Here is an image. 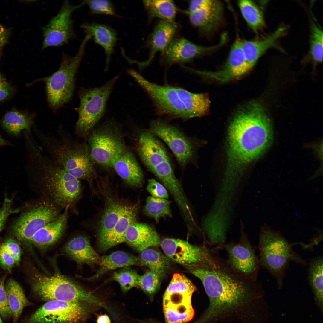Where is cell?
Here are the masks:
<instances>
[{"mask_svg":"<svg viewBox=\"0 0 323 323\" xmlns=\"http://www.w3.org/2000/svg\"><path fill=\"white\" fill-rule=\"evenodd\" d=\"M118 77H114L101 86L84 89L81 91L79 116L74 132L78 138L86 141L89 134L105 112L107 100Z\"/></svg>","mask_w":323,"mask_h":323,"instance_id":"cell-9","label":"cell"},{"mask_svg":"<svg viewBox=\"0 0 323 323\" xmlns=\"http://www.w3.org/2000/svg\"><path fill=\"white\" fill-rule=\"evenodd\" d=\"M227 39V36L224 33L217 44L203 46L193 43L185 38H175L161 53L160 63L165 67H169L176 64L182 65L190 63L221 47Z\"/></svg>","mask_w":323,"mask_h":323,"instance_id":"cell-16","label":"cell"},{"mask_svg":"<svg viewBox=\"0 0 323 323\" xmlns=\"http://www.w3.org/2000/svg\"><path fill=\"white\" fill-rule=\"evenodd\" d=\"M9 29L0 25V48H2L7 43L10 34Z\"/></svg>","mask_w":323,"mask_h":323,"instance_id":"cell-52","label":"cell"},{"mask_svg":"<svg viewBox=\"0 0 323 323\" xmlns=\"http://www.w3.org/2000/svg\"><path fill=\"white\" fill-rule=\"evenodd\" d=\"M171 202L167 199L148 197L143 211L147 215L153 218L157 223L160 218L171 216Z\"/></svg>","mask_w":323,"mask_h":323,"instance_id":"cell-41","label":"cell"},{"mask_svg":"<svg viewBox=\"0 0 323 323\" xmlns=\"http://www.w3.org/2000/svg\"><path fill=\"white\" fill-rule=\"evenodd\" d=\"M279 232L267 225L262 228L259 238L260 265L276 280L278 287L282 288L286 271L291 261L306 266L307 264Z\"/></svg>","mask_w":323,"mask_h":323,"instance_id":"cell-6","label":"cell"},{"mask_svg":"<svg viewBox=\"0 0 323 323\" xmlns=\"http://www.w3.org/2000/svg\"><path fill=\"white\" fill-rule=\"evenodd\" d=\"M251 69L242 48L241 39L237 38L231 46L227 60L222 68L213 72L195 70L194 73L223 83L239 78Z\"/></svg>","mask_w":323,"mask_h":323,"instance_id":"cell-19","label":"cell"},{"mask_svg":"<svg viewBox=\"0 0 323 323\" xmlns=\"http://www.w3.org/2000/svg\"><path fill=\"white\" fill-rule=\"evenodd\" d=\"M13 89L0 71V101L5 100L12 95Z\"/></svg>","mask_w":323,"mask_h":323,"instance_id":"cell-50","label":"cell"},{"mask_svg":"<svg viewBox=\"0 0 323 323\" xmlns=\"http://www.w3.org/2000/svg\"><path fill=\"white\" fill-rule=\"evenodd\" d=\"M140 275L132 269L125 267L115 272L112 279L117 282L124 292H126L134 287H138Z\"/></svg>","mask_w":323,"mask_h":323,"instance_id":"cell-42","label":"cell"},{"mask_svg":"<svg viewBox=\"0 0 323 323\" xmlns=\"http://www.w3.org/2000/svg\"><path fill=\"white\" fill-rule=\"evenodd\" d=\"M12 199L6 198L0 207V233L2 230L8 217L11 214L18 212L12 208Z\"/></svg>","mask_w":323,"mask_h":323,"instance_id":"cell-48","label":"cell"},{"mask_svg":"<svg viewBox=\"0 0 323 323\" xmlns=\"http://www.w3.org/2000/svg\"><path fill=\"white\" fill-rule=\"evenodd\" d=\"M80 27L103 48L106 56L105 70H107L118 39L116 31L106 25L95 22L84 23Z\"/></svg>","mask_w":323,"mask_h":323,"instance_id":"cell-25","label":"cell"},{"mask_svg":"<svg viewBox=\"0 0 323 323\" xmlns=\"http://www.w3.org/2000/svg\"><path fill=\"white\" fill-rule=\"evenodd\" d=\"M15 265L16 262L13 258L0 247V268L10 272Z\"/></svg>","mask_w":323,"mask_h":323,"instance_id":"cell-49","label":"cell"},{"mask_svg":"<svg viewBox=\"0 0 323 323\" xmlns=\"http://www.w3.org/2000/svg\"><path fill=\"white\" fill-rule=\"evenodd\" d=\"M178 29V25L175 22L160 20L154 26L145 45L149 49L148 59L142 62L134 60L133 63H136L140 69L148 66L156 54L163 52L175 38Z\"/></svg>","mask_w":323,"mask_h":323,"instance_id":"cell-20","label":"cell"},{"mask_svg":"<svg viewBox=\"0 0 323 323\" xmlns=\"http://www.w3.org/2000/svg\"><path fill=\"white\" fill-rule=\"evenodd\" d=\"M146 189L153 197L166 199L169 197V193L166 188L154 179L148 180Z\"/></svg>","mask_w":323,"mask_h":323,"instance_id":"cell-46","label":"cell"},{"mask_svg":"<svg viewBox=\"0 0 323 323\" xmlns=\"http://www.w3.org/2000/svg\"><path fill=\"white\" fill-rule=\"evenodd\" d=\"M148 16V22L155 18L170 22H175L177 8L173 1L148 0L143 1Z\"/></svg>","mask_w":323,"mask_h":323,"instance_id":"cell-33","label":"cell"},{"mask_svg":"<svg viewBox=\"0 0 323 323\" xmlns=\"http://www.w3.org/2000/svg\"><path fill=\"white\" fill-rule=\"evenodd\" d=\"M0 323H4L3 321L2 320L1 317L0 316Z\"/></svg>","mask_w":323,"mask_h":323,"instance_id":"cell-55","label":"cell"},{"mask_svg":"<svg viewBox=\"0 0 323 323\" xmlns=\"http://www.w3.org/2000/svg\"><path fill=\"white\" fill-rule=\"evenodd\" d=\"M66 254L79 264H99L100 257L91 246L87 237L79 235L71 238L66 243Z\"/></svg>","mask_w":323,"mask_h":323,"instance_id":"cell-28","label":"cell"},{"mask_svg":"<svg viewBox=\"0 0 323 323\" xmlns=\"http://www.w3.org/2000/svg\"><path fill=\"white\" fill-rule=\"evenodd\" d=\"M33 129L45 153L68 173L92 185L96 174L86 141H80L62 126L58 127L56 135L45 133L36 127Z\"/></svg>","mask_w":323,"mask_h":323,"instance_id":"cell-4","label":"cell"},{"mask_svg":"<svg viewBox=\"0 0 323 323\" xmlns=\"http://www.w3.org/2000/svg\"><path fill=\"white\" fill-rule=\"evenodd\" d=\"M183 12L188 16L191 23L205 35L216 30L223 20V7L219 1L214 0L211 5L195 12Z\"/></svg>","mask_w":323,"mask_h":323,"instance_id":"cell-22","label":"cell"},{"mask_svg":"<svg viewBox=\"0 0 323 323\" xmlns=\"http://www.w3.org/2000/svg\"><path fill=\"white\" fill-rule=\"evenodd\" d=\"M161 242L155 229L144 223H132L125 233L124 242L140 252L151 246L159 245Z\"/></svg>","mask_w":323,"mask_h":323,"instance_id":"cell-23","label":"cell"},{"mask_svg":"<svg viewBox=\"0 0 323 323\" xmlns=\"http://www.w3.org/2000/svg\"><path fill=\"white\" fill-rule=\"evenodd\" d=\"M31 278L32 291L42 301L86 302L106 308L98 297L62 275L57 274L47 276L36 272Z\"/></svg>","mask_w":323,"mask_h":323,"instance_id":"cell-7","label":"cell"},{"mask_svg":"<svg viewBox=\"0 0 323 323\" xmlns=\"http://www.w3.org/2000/svg\"><path fill=\"white\" fill-rule=\"evenodd\" d=\"M323 256L312 259L309 264L308 278L316 304L323 310Z\"/></svg>","mask_w":323,"mask_h":323,"instance_id":"cell-36","label":"cell"},{"mask_svg":"<svg viewBox=\"0 0 323 323\" xmlns=\"http://www.w3.org/2000/svg\"><path fill=\"white\" fill-rule=\"evenodd\" d=\"M84 4L83 1L79 4L73 5L68 0L64 1L57 14L42 28L41 50L67 44L74 38L75 33L72 15L74 11Z\"/></svg>","mask_w":323,"mask_h":323,"instance_id":"cell-15","label":"cell"},{"mask_svg":"<svg viewBox=\"0 0 323 323\" xmlns=\"http://www.w3.org/2000/svg\"><path fill=\"white\" fill-rule=\"evenodd\" d=\"M166 323H185L194 315L191 302L163 303Z\"/></svg>","mask_w":323,"mask_h":323,"instance_id":"cell-37","label":"cell"},{"mask_svg":"<svg viewBox=\"0 0 323 323\" xmlns=\"http://www.w3.org/2000/svg\"><path fill=\"white\" fill-rule=\"evenodd\" d=\"M5 280L4 277L0 279V316L4 319L11 316L5 288Z\"/></svg>","mask_w":323,"mask_h":323,"instance_id":"cell-45","label":"cell"},{"mask_svg":"<svg viewBox=\"0 0 323 323\" xmlns=\"http://www.w3.org/2000/svg\"><path fill=\"white\" fill-rule=\"evenodd\" d=\"M3 127L9 133L19 135L22 131H31L33 124L31 117L17 110H13L7 113L1 121Z\"/></svg>","mask_w":323,"mask_h":323,"instance_id":"cell-38","label":"cell"},{"mask_svg":"<svg viewBox=\"0 0 323 323\" xmlns=\"http://www.w3.org/2000/svg\"><path fill=\"white\" fill-rule=\"evenodd\" d=\"M225 247L228 255V265L240 274L256 280L259 260L246 238L242 237L238 243L228 244Z\"/></svg>","mask_w":323,"mask_h":323,"instance_id":"cell-18","label":"cell"},{"mask_svg":"<svg viewBox=\"0 0 323 323\" xmlns=\"http://www.w3.org/2000/svg\"><path fill=\"white\" fill-rule=\"evenodd\" d=\"M160 245L168 258L191 268L206 263L213 254L206 248L192 245L179 239L166 238L161 241Z\"/></svg>","mask_w":323,"mask_h":323,"instance_id":"cell-17","label":"cell"},{"mask_svg":"<svg viewBox=\"0 0 323 323\" xmlns=\"http://www.w3.org/2000/svg\"><path fill=\"white\" fill-rule=\"evenodd\" d=\"M98 264L100 267L97 272L87 279H96L108 272L118 268L141 265L139 257L122 251H116L109 255L100 257Z\"/></svg>","mask_w":323,"mask_h":323,"instance_id":"cell-31","label":"cell"},{"mask_svg":"<svg viewBox=\"0 0 323 323\" xmlns=\"http://www.w3.org/2000/svg\"><path fill=\"white\" fill-rule=\"evenodd\" d=\"M214 0H194L189 1L188 12H194L205 8L211 5Z\"/></svg>","mask_w":323,"mask_h":323,"instance_id":"cell-51","label":"cell"},{"mask_svg":"<svg viewBox=\"0 0 323 323\" xmlns=\"http://www.w3.org/2000/svg\"><path fill=\"white\" fill-rule=\"evenodd\" d=\"M272 139L271 121L260 104L253 101L240 108L228 129L227 176L240 173L263 154Z\"/></svg>","mask_w":323,"mask_h":323,"instance_id":"cell-2","label":"cell"},{"mask_svg":"<svg viewBox=\"0 0 323 323\" xmlns=\"http://www.w3.org/2000/svg\"><path fill=\"white\" fill-rule=\"evenodd\" d=\"M112 167L127 184L135 187L142 184L144 180L142 170L131 152L126 150L115 162Z\"/></svg>","mask_w":323,"mask_h":323,"instance_id":"cell-27","label":"cell"},{"mask_svg":"<svg viewBox=\"0 0 323 323\" xmlns=\"http://www.w3.org/2000/svg\"><path fill=\"white\" fill-rule=\"evenodd\" d=\"M85 4L89 7L93 14L104 15L110 16L116 15L113 4L110 1L106 0H84Z\"/></svg>","mask_w":323,"mask_h":323,"instance_id":"cell-43","label":"cell"},{"mask_svg":"<svg viewBox=\"0 0 323 323\" xmlns=\"http://www.w3.org/2000/svg\"><path fill=\"white\" fill-rule=\"evenodd\" d=\"M148 130L170 149L182 170L195 160L199 142L176 126L161 119L151 121Z\"/></svg>","mask_w":323,"mask_h":323,"instance_id":"cell-12","label":"cell"},{"mask_svg":"<svg viewBox=\"0 0 323 323\" xmlns=\"http://www.w3.org/2000/svg\"><path fill=\"white\" fill-rule=\"evenodd\" d=\"M91 39L90 34H86L77 52L73 57L63 53L59 68L47 79L48 100L53 108L60 107L71 98L74 90L75 74L84 56L86 45Z\"/></svg>","mask_w":323,"mask_h":323,"instance_id":"cell-8","label":"cell"},{"mask_svg":"<svg viewBox=\"0 0 323 323\" xmlns=\"http://www.w3.org/2000/svg\"><path fill=\"white\" fill-rule=\"evenodd\" d=\"M196 286L185 275L175 273L167 288L163 296V302H191Z\"/></svg>","mask_w":323,"mask_h":323,"instance_id":"cell-29","label":"cell"},{"mask_svg":"<svg viewBox=\"0 0 323 323\" xmlns=\"http://www.w3.org/2000/svg\"><path fill=\"white\" fill-rule=\"evenodd\" d=\"M288 31L284 25L279 26L272 33L260 39H241V45L246 62L252 69L260 58L269 49L281 48L278 45L279 39L285 36Z\"/></svg>","mask_w":323,"mask_h":323,"instance_id":"cell-21","label":"cell"},{"mask_svg":"<svg viewBox=\"0 0 323 323\" xmlns=\"http://www.w3.org/2000/svg\"><path fill=\"white\" fill-rule=\"evenodd\" d=\"M161 280L150 271L140 275L138 283L139 287L146 293L149 295L154 294L159 289Z\"/></svg>","mask_w":323,"mask_h":323,"instance_id":"cell-44","label":"cell"},{"mask_svg":"<svg viewBox=\"0 0 323 323\" xmlns=\"http://www.w3.org/2000/svg\"><path fill=\"white\" fill-rule=\"evenodd\" d=\"M1 48H0V57H1Z\"/></svg>","mask_w":323,"mask_h":323,"instance_id":"cell-56","label":"cell"},{"mask_svg":"<svg viewBox=\"0 0 323 323\" xmlns=\"http://www.w3.org/2000/svg\"><path fill=\"white\" fill-rule=\"evenodd\" d=\"M127 71L147 94L157 114L171 119L179 118L184 121L191 119L174 86L161 85L151 82L132 68Z\"/></svg>","mask_w":323,"mask_h":323,"instance_id":"cell-13","label":"cell"},{"mask_svg":"<svg viewBox=\"0 0 323 323\" xmlns=\"http://www.w3.org/2000/svg\"><path fill=\"white\" fill-rule=\"evenodd\" d=\"M63 209L44 198L39 197L17 220L12 227L14 235L21 241L31 243L35 234L57 219Z\"/></svg>","mask_w":323,"mask_h":323,"instance_id":"cell-14","label":"cell"},{"mask_svg":"<svg viewBox=\"0 0 323 323\" xmlns=\"http://www.w3.org/2000/svg\"><path fill=\"white\" fill-rule=\"evenodd\" d=\"M9 144L8 142L4 139L0 135V147L7 145Z\"/></svg>","mask_w":323,"mask_h":323,"instance_id":"cell-54","label":"cell"},{"mask_svg":"<svg viewBox=\"0 0 323 323\" xmlns=\"http://www.w3.org/2000/svg\"><path fill=\"white\" fill-rule=\"evenodd\" d=\"M311 13L310 22V48L308 57L313 65L320 63L323 60V31Z\"/></svg>","mask_w":323,"mask_h":323,"instance_id":"cell-40","label":"cell"},{"mask_svg":"<svg viewBox=\"0 0 323 323\" xmlns=\"http://www.w3.org/2000/svg\"><path fill=\"white\" fill-rule=\"evenodd\" d=\"M69 207L54 221L39 230L32 237L31 243L41 250H44L56 243L61 237L67 226Z\"/></svg>","mask_w":323,"mask_h":323,"instance_id":"cell-24","label":"cell"},{"mask_svg":"<svg viewBox=\"0 0 323 323\" xmlns=\"http://www.w3.org/2000/svg\"><path fill=\"white\" fill-rule=\"evenodd\" d=\"M153 323V322H147V323Z\"/></svg>","mask_w":323,"mask_h":323,"instance_id":"cell-57","label":"cell"},{"mask_svg":"<svg viewBox=\"0 0 323 323\" xmlns=\"http://www.w3.org/2000/svg\"><path fill=\"white\" fill-rule=\"evenodd\" d=\"M174 86L191 118L203 116L208 112L210 102L207 94L192 93L181 87Z\"/></svg>","mask_w":323,"mask_h":323,"instance_id":"cell-30","label":"cell"},{"mask_svg":"<svg viewBox=\"0 0 323 323\" xmlns=\"http://www.w3.org/2000/svg\"><path fill=\"white\" fill-rule=\"evenodd\" d=\"M99 307L86 302L49 301L23 323H84Z\"/></svg>","mask_w":323,"mask_h":323,"instance_id":"cell-11","label":"cell"},{"mask_svg":"<svg viewBox=\"0 0 323 323\" xmlns=\"http://www.w3.org/2000/svg\"><path fill=\"white\" fill-rule=\"evenodd\" d=\"M137 151L146 168L162 182L175 200L182 199L185 194L175 176L169 154L162 142L148 129L140 133Z\"/></svg>","mask_w":323,"mask_h":323,"instance_id":"cell-5","label":"cell"},{"mask_svg":"<svg viewBox=\"0 0 323 323\" xmlns=\"http://www.w3.org/2000/svg\"><path fill=\"white\" fill-rule=\"evenodd\" d=\"M139 257L141 265L148 267L161 281L170 270L171 265L168 258L160 252L147 248L141 252Z\"/></svg>","mask_w":323,"mask_h":323,"instance_id":"cell-35","label":"cell"},{"mask_svg":"<svg viewBox=\"0 0 323 323\" xmlns=\"http://www.w3.org/2000/svg\"><path fill=\"white\" fill-rule=\"evenodd\" d=\"M120 132L118 125L112 120L92 130L86 142L94 163L105 167H112L115 162L126 151Z\"/></svg>","mask_w":323,"mask_h":323,"instance_id":"cell-10","label":"cell"},{"mask_svg":"<svg viewBox=\"0 0 323 323\" xmlns=\"http://www.w3.org/2000/svg\"><path fill=\"white\" fill-rule=\"evenodd\" d=\"M26 170L39 197L77 214V205L82 194L80 180L67 172L43 151L33 137L25 141Z\"/></svg>","mask_w":323,"mask_h":323,"instance_id":"cell-3","label":"cell"},{"mask_svg":"<svg viewBox=\"0 0 323 323\" xmlns=\"http://www.w3.org/2000/svg\"><path fill=\"white\" fill-rule=\"evenodd\" d=\"M5 288L13 323H17L24 308L31 304L26 297L22 287L14 280H9Z\"/></svg>","mask_w":323,"mask_h":323,"instance_id":"cell-34","label":"cell"},{"mask_svg":"<svg viewBox=\"0 0 323 323\" xmlns=\"http://www.w3.org/2000/svg\"><path fill=\"white\" fill-rule=\"evenodd\" d=\"M106 203L97 229L98 242L113 229L126 205L110 197L107 198Z\"/></svg>","mask_w":323,"mask_h":323,"instance_id":"cell-32","label":"cell"},{"mask_svg":"<svg viewBox=\"0 0 323 323\" xmlns=\"http://www.w3.org/2000/svg\"><path fill=\"white\" fill-rule=\"evenodd\" d=\"M97 323H110L109 317L106 314L99 316L97 320Z\"/></svg>","mask_w":323,"mask_h":323,"instance_id":"cell-53","label":"cell"},{"mask_svg":"<svg viewBox=\"0 0 323 323\" xmlns=\"http://www.w3.org/2000/svg\"><path fill=\"white\" fill-rule=\"evenodd\" d=\"M238 5L247 24L254 32L258 33L265 27L263 12L254 1L240 0L238 2Z\"/></svg>","mask_w":323,"mask_h":323,"instance_id":"cell-39","label":"cell"},{"mask_svg":"<svg viewBox=\"0 0 323 323\" xmlns=\"http://www.w3.org/2000/svg\"><path fill=\"white\" fill-rule=\"evenodd\" d=\"M0 247L8 252L13 258L16 265H19L21 251L19 244L16 240L8 239L2 243L0 245Z\"/></svg>","mask_w":323,"mask_h":323,"instance_id":"cell-47","label":"cell"},{"mask_svg":"<svg viewBox=\"0 0 323 323\" xmlns=\"http://www.w3.org/2000/svg\"><path fill=\"white\" fill-rule=\"evenodd\" d=\"M190 272L202 281L209 300L207 309L195 323H206L255 298L261 297V284L232 269L214 254Z\"/></svg>","mask_w":323,"mask_h":323,"instance_id":"cell-1","label":"cell"},{"mask_svg":"<svg viewBox=\"0 0 323 323\" xmlns=\"http://www.w3.org/2000/svg\"><path fill=\"white\" fill-rule=\"evenodd\" d=\"M138 212L137 205L126 204L121 215L112 230L99 242L100 248L106 251L118 244L124 242L126 230L132 223L136 221Z\"/></svg>","mask_w":323,"mask_h":323,"instance_id":"cell-26","label":"cell"}]
</instances>
